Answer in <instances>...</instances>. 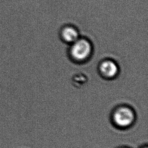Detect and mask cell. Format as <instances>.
<instances>
[{
  "instance_id": "6da1fadb",
  "label": "cell",
  "mask_w": 148,
  "mask_h": 148,
  "mask_svg": "<svg viewBox=\"0 0 148 148\" xmlns=\"http://www.w3.org/2000/svg\"><path fill=\"white\" fill-rule=\"evenodd\" d=\"M109 120L114 128L125 131L134 126L137 120V115L132 106L127 103H120L112 109Z\"/></svg>"
},
{
  "instance_id": "7a4b0ae2",
  "label": "cell",
  "mask_w": 148,
  "mask_h": 148,
  "mask_svg": "<svg viewBox=\"0 0 148 148\" xmlns=\"http://www.w3.org/2000/svg\"><path fill=\"white\" fill-rule=\"evenodd\" d=\"M91 52L90 43L86 39H77L73 42L71 49V53L73 58L78 61L87 58Z\"/></svg>"
},
{
  "instance_id": "3957f363",
  "label": "cell",
  "mask_w": 148,
  "mask_h": 148,
  "mask_svg": "<svg viewBox=\"0 0 148 148\" xmlns=\"http://www.w3.org/2000/svg\"><path fill=\"white\" fill-rule=\"evenodd\" d=\"M100 72L102 75L108 79L114 77L118 73V67L116 64L110 60H106L101 64Z\"/></svg>"
},
{
  "instance_id": "277c9868",
  "label": "cell",
  "mask_w": 148,
  "mask_h": 148,
  "mask_svg": "<svg viewBox=\"0 0 148 148\" xmlns=\"http://www.w3.org/2000/svg\"><path fill=\"white\" fill-rule=\"evenodd\" d=\"M63 39L68 42H74L77 39L78 33L77 31L72 27H66L62 31Z\"/></svg>"
},
{
  "instance_id": "5b68a950",
  "label": "cell",
  "mask_w": 148,
  "mask_h": 148,
  "mask_svg": "<svg viewBox=\"0 0 148 148\" xmlns=\"http://www.w3.org/2000/svg\"><path fill=\"white\" fill-rule=\"evenodd\" d=\"M139 148H148V145L147 143H145L139 147Z\"/></svg>"
},
{
  "instance_id": "8992f818",
  "label": "cell",
  "mask_w": 148,
  "mask_h": 148,
  "mask_svg": "<svg viewBox=\"0 0 148 148\" xmlns=\"http://www.w3.org/2000/svg\"><path fill=\"white\" fill-rule=\"evenodd\" d=\"M116 148H132L130 146H125V145H123V146H118Z\"/></svg>"
}]
</instances>
